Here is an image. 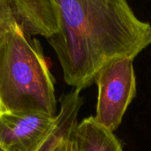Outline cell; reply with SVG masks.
Wrapping results in <instances>:
<instances>
[{"label": "cell", "mask_w": 151, "mask_h": 151, "mask_svg": "<svg viewBox=\"0 0 151 151\" xmlns=\"http://www.w3.org/2000/svg\"><path fill=\"white\" fill-rule=\"evenodd\" d=\"M83 99L80 91L72 89L60 98V111L56 124L37 151H72V133L77 126L78 115L82 106Z\"/></svg>", "instance_id": "8992f818"}, {"label": "cell", "mask_w": 151, "mask_h": 151, "mask_svg": "<svg viewBox=\"0 0 151 151\" xmlns=\"http://www.w3.org/2000/svg\"><path fill=\"white\" fill-rule=\"evenodd\" d=\"M0 111L58 115L54 81L41 45L18 25L0 44Z\"/></svg>", "instance_id": "7a4b0ae2"}, {"label": "cell", "mask_w": 151, "mask_h": 151, "mask_svg": "<svg viewBox=\"0 0 151 151\" xmlns=\"http://www.w3.org/2000/svg\"><path fill=\"white\" fill-rule=\"evenodd\" d=\"M17 26L7 0H0V44L14 27Z\"/></svg>", "instance_id": "ba28073f"}, {"label": "cell", "mask_w": 151, "mask_h": 151, "mask_svg": "<svg viewBox=\"0 0 151 151\" xmlns=\"http://www.w3.org/2000/svg\"><path fill=\"white\" fill-rule=\"evenodd\" d=\"M0 151H5V150H4V149H2L1 147H0Z\"/></svg>", "instance_id": "9c48e42d"}, {"label": "cell", "mask_w": 151, "mask_h": 151, "mask_svg": "<svg viewBox=\"0 0 151 151\" xmlns=\"http://www.w3.org/2000/svg\"><path fill=\"white\" fill-rule=\"evenodd\" d=\"M56 118L40 113L0 111V147L5 151H37L52 131Z\"/></svg>", "instance_id": "277c9868"}, {"label": "cell", "mask_w": 151, "mask_h": 151, "mask_svg": "<svg viewBox=\"0 0 151 151\" xmlns=\"http://www.w3.org/2000/svg\"><path fill=\"white\" fill-rule=\"evenodd\" d=\"M15 22L28 37L46 39L60 29V13L55 0H7Z\"/></svg>", "instance_id": "5b68a950"}, {"label": "cell", "mask_w": 151, "mask_h": 151, "mask_svg": "<svg viewBox=\"0 0 151 151\" xmlns=\"http://www.w3.org/2000/svg\"><path fill=\"white\" fill-rule=\"evenodd\" d=\"M132 58L117 59L99 72L96 115L94 118L102 126L115 132L136 95V78Z\"/></svg>", "instance_id": "3957f363"}, {"label": "cell", "mask_w": 151, "mask_h": 151, "mask_svg": "<svg viewBox=\"0 0 151 151\" xmlns=\"http://www.w3.org/2000/svg\"><path fill=\"white\" fill-rule=\"evenodd\" d=\"M71 139L72 151H124L114 132L99 124L94 116L78 124Z\"/></svg>", "instance_id": "52a82bcc"}, {"label": "cell", "mask_w": 151, "mask_h": 151, "mask_svg": "<svg viewBox=\"0 0 151 151\" xmlns=\"http://www.w3.org/2000/svg\"><path fill=\"white\" fill-rule=\"evenodd\" d=\"M59 32L47 39L64 81L82 91L111 61L134 59L151 44V24L140 20L128 0H55Z\"/></svg>", "instance_id": "6da1fadb"}]
</instances>
